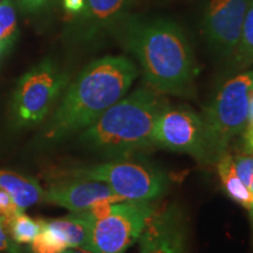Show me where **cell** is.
<instances>
[{"label":"cell","mask_w":253,"mask_h":253,"mask_svg":"<svg viewBox=\"0 0 253 253\" xmlns=\"http://www.w3.org/2000/svg\"><path fill=\"white\" fill-rule=\"evenodd\" d=\"M233 166L240 181L249 188L253 181V155L244 153L236 155L233 156Z\"/></svg>","instance_id":"obj_20"},{"label":"cell","mask_w":253,"mask_h":253,"mask_svg":"<svg viewBox=\"0 0 253 253\" xmlns=\"http://www.w3.org/2000/svg\"><path fill=\"white\" fill-rule=\"evenodd\" d=\"M150 88H138L106 110L82 130L81 142L104 156L128 158L154 147L153 131L163 99Z\"/></svg>","instance_id":"obj_3"},{"label":"cell","mask_w":253,"mask_h":253,"mask_svg":"<svg viewBox=\"0 0 253 253\" xmlns=\"http://www.w3.org/2000/svg\"><path fill=\"white\" fill-rule=\"evenodd\" d=\"M242 147H243V153L252 155L253 153V90L251 93V99H250L248 123H246L244 131L242 132Z\"/></svg>","instance_id":"obj_22"},{"label":"cell","mask_w":253,"mask_h":253,"mask_svg":"<svg viewBox=\"0 0 253 253\" xmlns=\"http://www.w3.org/2000/svg\"><path fill=\"white\" fill-rule=\"evenodd\" d=\"M86 0H63V8L69 14H80L84 11Z\"/></svg>","instance_id":"obj_25"},{"label":"cell","mask_w":253,"mask_h":253,"mask_svg":"<svg viewBox=\"0 0 253 253\" xmlns=\"http://www.w3.org/2000/svg\"><path fill=\"white\" fill-rule=\"evenodd\" d=\"M21 211L23 210L18 208V205L14 203L11 196L4 190L0 189V220L4 223V225H7L8 221L13 219Z\"/></svg>","instance_id":"obj_21"},{"label":"cell","mask_w":253,"mask_h":253,"mask_svg":"<svg viewBox=\"0 0 253 253\" xmlns=\"http://www.w3.org/2000/svg\"><path fill=\"white\" fill-rule=\"evenodd\" d=\"M153 202H103L87 210L89 219L88 251L125 253L140 238L154 213Z\"/></svg>","instance_id":"obj_5"},{"label":"cell","mask_w":253,"mask_h":253,"mask_svg":"<svg viewBox=\"0 0 253 253\" xmlns=\"http://www.w3.org/2000/svg\"><path fill=\"white\" fill-rule=\"evenodd\" d=\"M0 189L11 196L20 210L43 201L45 190L34 178L8 170H0Z\"/></svg>","instance_id":"obj_13"},{"label":"cell","mask_w":253,"mask_h":253,"mask_svg":"<svg viewBox=\"0 0 253 253\" xmlns=\"http://www.w3.org/2000/svg\"><path fill=\"white\" fill-rule=\"evenodd\" d=\"M253 65V0L250 2L245 15L238 45L230 58V67L233 72L246 71Z\"/></svg>","instance_id":"obj_16"},{"label":"cell","mask_w":253,"mask_h":253,"mask_svg":"<svg viewBox=\"0 0 253 253\" xmlns=\"http://www.w3.org/2000/svg\"><path fill=\"white\" fill-rule=\"evenodd\" d=\"M251 0H210L203 19V33L218 56L230 59L242 34Z\"/></svg>","instance_id":"obj_9"},{"label":"cell","mask_w":253,"mask_h":253,"mask_svg":"<svg viewBox=\"0 0 253 253\" xmlns=\"http://www.w3.org/2000/svg\"><path fill=\"white\" fill-rule=\"evenodd\" d=\"M138 75L130 59L108 55L86 66L63 95L43 131L49 141H59L82 131L126 96Z\"/></svg>","instance_id":"obj_2"},{"label":"cell","mask_w":253,"mask_h":253,"mask_svg":"<svg viewBox=\"0 0 253 253\" xmlns=\"http://www.w3.org/2000/svg\"><path fill=\"white\" fill-rule=\"evenodd\" d=\"M216 166L221 186L227 197L245 209L251 207L253 203L252 194L236 173L232 155L229 153L223 155L216 162Z\"/></svg>","instance_id":"obj_15"},{"label":"cell","mask_w":253,"mask_h":253,"mask_svg":"<svg viewBox=\"0 0 253 253\" xmlns=\"http://www.w3.org/2000/svg\"><path fill=\"white\" fill-rule=\"evenodd\" d=\"M17 34V15L12 0H0V40L12 42Z\"/></svg>","instance_id":"obj_19"},{"label":"cell","mask_w":253,"mask_h":253,"mask_svg":"<svg viewBox=\"0 0 253 253\" xmlns=\"http://www.w3.org/2000/svg\"><path fill=\"white\" fill-rule=\"evenodd\" d=\"M67 84L66 77L50 60L28 71L18 82L13 110L21 125H34L46 118Z\"/></svg>","instance_id":"obj_7"},{"label":"cell","mask_w":253,"mask_h":253,"mask_svg":"<svg viewBox=\"0 0 253 253\" xmlns=\"http://www.w3.org/2000/svg\"><path fill=\"white\" fill-rule=\"evenodd\" d=\"M132 0H86L78 26L84 38L119 27L126 18Z\"/></svg>","instance_id":"obj_12"},{"label":"cell","mask_w":253,"mask_h":253,"mask_svg":"<svg viewBox=\"0 0 253 253\" xmlns=\"http://www.w3.org/2000/svg\"><path fill=\"white\" fill-rule=\"evenodd\" d=\"M252 90L253 69H246L224 82L207 107L202 116L207 163L216 164L244 131Z\"/></svg>","instance_id":"obj_4"},{"label":"cell","mask_w":253,"mask_h":253,"mask_svg":"<svg viewBox=\"0 0 253 253\" xmlns=\"http://www.w3.org/2000/svg\"><path fill=\"white\" fill-rule=\"evenodd\" d=\"M249 190H250V192H251V194H252V197H253V181L251 182V184H250Z\"/></svg>","instance_id":"obj_29"},{"label":"cell","mask_w":253,"mask_h":253,"mask_svg":"<svg viewBox=\"0 0 253 253\" xmlns=\"http://www.w3.org/2000/svg\"><path fill=\"white\" fill-rule=\"evenodd\" d=\"M249 211V217H250V223H251V232H252V244H253V203L251 207L248 209Z\"/></svg>","instance_id":"obj_28"},{"label":"cell","mask_w":253,"mask_h":253,"mask_svg":"<svg viewBox=\"0 0 253 253\" xmlns=\"http://www.w3.org/2000/svg\"><path fill=\"white\" fill-rule=\"evenodd\" d=\"M62 253H93V252L88 251V250H84V249H67Z\"/></svg>","instance_id":"obj_27"},{"label":"cell","mask_w":253,"mask_h":253,"mask_svg":"<svg viewBox=\"0 0 253 253\" xmlns=\"http://www.w3.org/2000/svg\"><path fill=\"white\" fill-rule=\"evenodd\" d=\"M153 141L156 147L188 154L199 163H207L203 120L186 107L166 104L161 109L155 122Z\"/></svg>","instance_id":"obj_8"},{"label":"cell","mask_w":253,"mask_h":253,"mask_svg":"<svg viewBox=\"0 0 253 253\" xmlns=\"http://www.w3.org/2000/svg\"><path fill=\"white\" fill-rule=\"evenodd\" d=\"M69 175L106 183L123 201L153 202L162 197L169 185L167 173L161 169L126 158L78 168L69 171Z\"/></svg>","instance_id":"obj_6"},{"label":"cell","mask_w":253,"mask_h":253,"mask_svg":"<svg viewBox=\"0 0 253 253\" xmlns=\"http://www.w3.org/2000/svg\"><path fill=\"white\" fill-rule=\"evenodd\" d=\"M50 0H18L20 7L26 12H36L48 4Z\"/></svg>","instance_id":"obj_24"},{"label":"cell","mask_w":253,"mask_h":253,"mask_svg":"<svg viewBox=\"0 0 253 253\" xmlns=\"http://www.w3.org/2000/svg\"><path fill=\"white\" fill-rule=\"evenodd\" d=\"M252 155H253V153H252Z\"/></svg>","instance_id":"obj_30"},{"label":"cell","mask_w":253,"mask_h":253,"mask_svg":"<svg viewBox=\"0 0 253 253\" xmlns=\"http://www.w3.org/2000/svg\"><path fill=\"white\" fill-rule=\"evenodd\" d=\"M9 45H11V42H8V41L0 40V58L4 55V53L6 52V50H7Z\"/></svg>","instance_id":"obj_26"},{"label":"cell","mask_w":253,"mask_h":253,"mask_svg":"<svg viewBox=\"0 0 253 253\" xmlns=\"http://www.w3.org/2000/svg\"><path fill=\"white\" fill-rule=\"evenodd\" d=\"M69 249L67 243L48 229L41 219V231L33 242L31 243V250L33 253H62Z\"/></svg>","instance_id":"obj_18"},{"label":"cell","mask_w":253,"mask_h":253,"mask_svg":"<svg viewBox=\"0 0 253 253\" xmlns=\"http://www.w3.org/2000/svg\"><path fill=\"white\" fill-rule=\"evenodd\" d=\"M0 253H19L17 243H14L11 238L1 220H0Z\"/></svg>","instance_id":"obj_23"},{"label":"cell","mask_w":253,"mask_h":253,"mask_svg":"<svg viewBox=\"0 0 253 253\" xmlns=\"http://www.w3.org/2000/svg\"><path fill=\"white\" fill-rule=\"evenodd\" d=\"M120 39L140 63L151 89L188 96L194 90L197 63L188 38L178 25L164 19H125Z\"/></svg>","instance_id":"obj_1"},{"label":"cell","mask_w":253,"mask_h":253,"mask_svg":"<svg viewBox=\"0 0 253 253\" xmlns=\"http://www.w3.org/2000/svg\"><path fill=\"white\" fill-rule=\"evenodd\" d=\"M9 236L17 244H31L41 231V219H33L21 211L6 225Z\"/></svg>","instance_id":"obj_17"},{"label":"cell","mask_w":253,"mask_h":253,"mask_svg":"<svg viewBox=\"0 0 253 253\" xmlns=\"http://www.w3.org/2000/svg\"><path fill=\"white\" fill-rule=\"evenodd\" d=\"M43 201L59 205L72 212L90 210L103 202H121L106 183L88 178L71 179L52 185L43 194Z\"/></svg>","instance_id":"obj_11"},{"label":"cell","mask_w":253,"mask_h":253,"mask_svg":"<svg viewBox=\"0 0 253 253\" xmlns=\"http://www.w3.org/2000/svg\"><path fill=\"white\" fill-rule=\"evenodd\" d=\"M138 242L140 253H186L188 224L182 208L170 204L155 210Z\"/></svg>","instance_id":"obj_10"},{"label":"cell","mask_w":253,"mask_h":253,"mask_svg":"<svg viewBox=\"0 0 253 253\" xmlns=\"http://www.w3.org/2000/svg\"><path fill=\"white\" fill-rule=\"evenodd\" d=\"M43 223L65 240L69 249H87L89 237V219L87 211L73 212L60 219L43 220Z\"/></svg>","instance_id":"obj_14"}]
</instances>
